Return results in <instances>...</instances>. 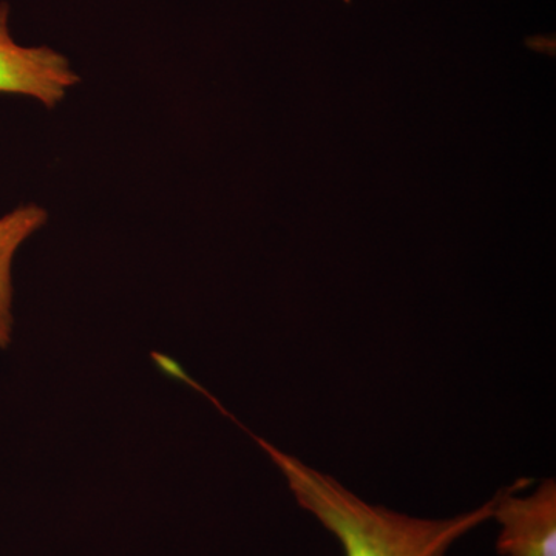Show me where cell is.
Wrapping results in <instances>:
<instances>
[{
	"mask_svg": "<svg viewBox=\"0 0 556 556\" xmlns=\"http://www.w3.org/2000/svg\"><path fill=\"white\" fill-rule=\"evenodd\" d=\"M519 481L493 497L492 519L500 525L501 556H556V484L546 479L536 492L518 496Z\"/></svg>",
	"mask_w": 556,
	"mask_h": 556,
	"instance_id": "3",
	"label": "cell"
},
{
	"mask_svg": "<svg viewBox=\"0 0 556 556\" xmlns=\"http://www.w3.org/2000/svg\"><path fill=\"white\" fill-rule=\"evenodd\" d=\"M10 9L0 3V93L22 94L54 109L79 84L64 54L50 47L20 46L11 36Z\"/></svg>",
	"mask_w": 556,
	"mask_h": 556,
	"instance_id": "2",
	"label": "cell"
},
{
	"mask_svg": "<svg viewBox=\"0 0 556 556\" xmlns=\"http://www.w3.org/2000/svg\"><path fill=\"white\" fill-rule=\"evenodd\" d=\"M47 219L49 214L38 204H25L0 218V348L9 346L13 331L11 265L14 255Z\"/></svg>",
	"mask_w": 556,
	"mask_h": 556,
	"instance_id": "4",
	"label": "cell"
},
{
	"mask_svg": "<svg viewBox=\"0 0 556 556\" xmlns=\"http://www.w3.org/2000/svg\"><path fill=\"white\" fill-rule=\"evenodd\" d=\"M254 438L287 479L299 506L336 536L345 556H445L456 541L492 519L493 500L445 519L413 518L371 506L334 478Z\"/></svg>",
	"mask_w": 556,
	"mask_h": 556,
	"instance_id": "1",
	"label": "cell"
}]
</instances>
